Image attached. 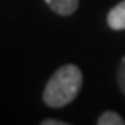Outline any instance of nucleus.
I'll return each instance as SVG.
<instances>
[{"mask_svg": "<svg viewBox=\"0 0 125 125\" xmlns=\"http://www.w3.org/2000/svg\"><path fill=\"white\" fill-rule=\"evenodd\" d=\"M42 125H66L62 120H43Z\"/></svg>", "mask_w": 125, "mask_h": 125, "instance_id": "nucleus-6", "label": "nucleus"}, {"mask_svg": "<svg viewBox=\"0 0 125 125\" xmlns=\"http://www.w3.org/2000/svg\"><path fill=\"white\" fill-rule=\"evenodd\" d=\"M118 85H120V90L125 94V56L120 61V66H118Z\"/></svg>", "mask_w": 125, "mask_h": 125, "instance_id": "nucleus-5", "label": "nucleus"}, {"mask_svg": "<svg viewBox=\"0 0 125 125\" xmlns=\"http://www.w3.org/2000/svg\"><path fill=\"white\" fill-rule=\"evenodd\" d=\"M45 4L61 16H70L76 10L78 0H45Z\"/></svg>", "mask_w": 125, "mask_h": 125, "instance_id": "nucleus-3", "label": "nucleus"}, {"mask_svg": "<svg viewBox=\"0 0 125 125\" xmlns=\"http://www.w3.org/2000/svg\"><path fill=\"white\" fill-rule=\"evenodd\" d=\"M82 71L75 64H64L51 76L43 90V103L51 108L70 104L82 89Z\"/></svg>", "mask_w": 125, "mask_h": 125, "instance_id": "nucleus-1", "label": "nucleus"}, {"mask_svg": "<svg viewBox=\"0 0 125 125\" xmlns=\"http://www.w3.org/2000/svg\"><path fill=\"white\" fill-rule=\"evenodd\" d=\"M108 24L113 30H125V0L116 4L108 14Z\"/></svg>", "mask_w": 125, "mask_h": 125, "instance_id": "nucleus-2", "label": "nucleus"}, {"mask_svg": "<svg viewBox=\"0 0 125 125\" xmlns=\"http://www.w3.org/2000/svg\"><path fill=\"white\" fill-rule=\"evenodd\" d=\"M125 120L115 111H104L97 118V125H123Z\"/></svg>", "mask_w": 125, "mask_h": 125, "instance_id": "nucleus-4", "label": "nucleus"}]
</instances>
